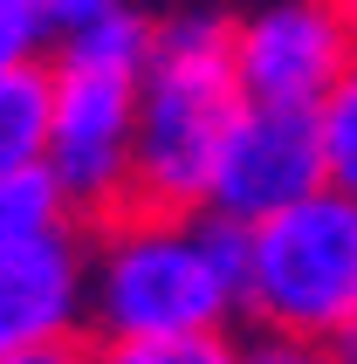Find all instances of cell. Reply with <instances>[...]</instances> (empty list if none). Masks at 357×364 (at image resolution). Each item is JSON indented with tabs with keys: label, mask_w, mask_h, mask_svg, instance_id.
Returning <instances> with one entry per match:
<instances>
[{
	"label": "cell",
	"mask_w": 357,
	"mask_h": 364,
	"mask_svg": "<svg viewBox=\"0 0 357 364\" xmlns=\"http://www.w3.org/2000/svg\"><path fill=\"white\" fill-rule=\"evenodd\" d=\"M234 316L240 289L213 262L199 213L131 200L90 220V337H186Z\"/></svg>",
	"instance_id": "1"
},
{
	"label": "cell",
	"mask_w": 357,
	"mask_h": 364,
	"mask_svg": "<svg viewBox=\"0 0 357 364\" xmlns=\"http://www.w3.org/2000/svg\"><path fill=\"white\" fill-rule=\"evenodd\" d=\"M357 316V200L323 186L302 206L255 227V282H247V323L330 344Z\"/></svg>",
	"instance_id": "3"
},
{
	"label": "cell",
	"mask_w": 357,
	"mask_h": 364,
	"mask_svg": "<svg viewBox=\"0 0 357 364\" xmlns=\"http://www.w3.org/2000/svg\"><path fill=\"white\" fill-rule=\"evenodd\" d=\"M55 41H62L55 62H69V69H97V76H131V82H144V69H151V55H159V21L117 0V7H103L97 21L62 28Z\"/></svg>",
	"instance_id": "9"
},
{
	"label": "cell",
	"mask_w": 357,
	"mask_h": 364,
	"mask_svg": "<svg viewBox=\"0 0 357 364\" xmlns=\"http://www.w3.org/2000/svg\"><path fill=\"white\" fill-rule=\"evenodd\" d=\"M323 350H330V364H357V316H351V323H343Z\"/></svg>",
	"instance_id": "17"
},
{
	"label": "cell",
	"mask_w": 357,
	"mask_h": 364,
	"mask_svg": "<svg viewBox=\"0 0 357 364\" xmlns=\"http://www.w3.org/2000/svg\"><path fill=\"white\" fill-rule=\"evenodd\" d=\"M35 7L48 14V28L62 35V28H76V21H97L103 7H117V0H35Z\"/></svg>",
	"instance_id": "16"
},
{
	"label": "cell",
	"mask_w": 357,
	"mask_h": 364,
	"mask_svg": "<svg viewBox=\"0 0 357 364\" xmlns=\"http://www.w3.org/2000/svg\"><path fill=\"white\" fill-rule=\"evenodd\" d=\"M247 364H330V350H323V344H302V337L261 330L255 344H247Z\"/></svg>",
	"instance_id": "14"
},
{
	"label": "cell",
	"mask_w": 357,
	"mask_h": 364,
	"mask_svg": "<svg viewBox=\"0 0 357 364\" xmlns=\"http://www.w3.org/2000/svg\"><path fill=\"white\" fill-rule=\"evenodd\" d=\"M97 364H247L227 330H186V337H97Z\"/></svg>",
	"instance_id": "11"
},
{
	"label": "cell",
	"mask_w": 357,
	"mask_h": 364,
	"mask_svg": "<svg viewBox=\"0 0 357 364\" xmlns=\"http://www.w3.org/2000/svg\"><path fill=\"white\" fill-rule=\"evenodd\" d=\"M357 62V7L351 0H268L234 21V76L247 103L316 110Z\"/></svg>",
	"instance_id": "4"
},
{
	"label": "cell",
	"mask_w": 357,
	"mask_h": 364,
	"mask_svg": "<svg viewBox=\"0 0 357 364\" xmlns=\"http://www.w3.org/2000/svg\"><path fill=\"white\" fill-rule=\"evenodd\" d=\"M48 165L69 186L82 220H103V213L131 206V179H138V82L55 62Z\"/></svg>",
	"instance_id": "5"
},
{
	"label": "cell",
	"mask_w": 357,
	"mask_h": 364,
	"mask_svg": "<svg viewBox=\"0 0 357 364\" xmlns=\"http://www.w3.org/2000/svg\"><path fill=\"white\" fill-rule=\"evenodd\" d=\"M316 124H323V159H330V186L357 200V62L351 76L316 103Z\"/></svg>",
	"instance_id": "12"
},
{
	"label": "cell",
	"mask_w": 357,
	"mask_h": 364,
	"mask_svg": "<svg viewBox=\"0 0 357 364\" xmlns=\"http://www.w3.org/2000/svg\"><path fill=\"white\" fill-rule=\"evenodd\" d=\"M0 364H97V337H69V344H41V350H14Z\"/></svg>",
	"instance_id": "15"
},
{
	"label": "cell",
	"mask_w": 357,
	"mask_h": 364,
	"mask_svg": "<svg viewBox=\"0 0 357 364\" xmlns=\"http://www.w3.org/2000/svg\"><path fill=\"white\" fill-rule=\"evenodd\" d=\"M69 227H90V220L76 213L55 165L0 172V247H28V241H48V234H69Z\"/></svg>",
	"instance_id": "10"
},
{
	"label": "cell",
	"mask_w": 357,
	"mask_h": 364,
	"mask_svg": "<svg viewBox=\"0 0 357 364\" xmlns=\"http://www.w3.org/2000/svg\"><path fill=\"white\" fill-rule=\"evenodd\" d=\"M351 7H357V0H351Z\"/></svg>",
	"instance_id": "18"
},
{
	"label": "cell",
	"mask_w": 357,
	"mask_h": 364,
	"mask_svg": "<svg viewBox=\"0 0 357 364\" xmlns=\"http://www.w3.org/2000/svg\"><path fill=\"white\" fill-rule=\"evenodd\" d=\"M323 186H330V159H323L316 110H296V103H240L234 131L220 144L206 206L261 227L275 213H289V206H302L309 193H323Z\"/></svg>",
	"instance_id": "6"
},
{
	"label": "cell",
	"mask_w": 357,
	"mask_h": 364,
	"mask_svg": "<svg viewBox=\"0 0 357 364\" xmlns=\"http://www.w3.org/2000/svg\"><path fill=\"white\" fill-rule=\"evenodd\" d=\"M41 35H55V28H48V14L35 0H0V69L41 55Z\"/></svg>",
	"instance_id": "13"
},
{
	"label": "cell",
	"mask_w": 357,
	"mask_h": 364,
	"mask_svg": "<svg viewBox=\"0 0 357 364\" xmlns=\"http://www.w3.org/2000/svg\"><path fill=\"white\" fill-rule=\"evenodd\" d=\"M48 138H55V62L28 55L0 69V172L48 165Z\"/></svg>",
	"instance_id": "8"
},
{
	"label": "cell",
	"mask_w": 357,
	"mask_h": 364,
	"mask_svg": "<svg viewBox=\"0 0 357 364\" xmlns=\"http://www.w3.org/2000/svg\"><path fill=\"white\" fill-rule=\"evenodd\" d=\"M234 76V21L227 14H172L159 21V55L138 82V179L131 200L199 213L213 193L220 144L240 117Z\"/></svg>",
	"instance_id": "2"
},
{
	"label": "cell",
	"mask_w": 357,
	"mask_h": 364,
	"mask_svg": "<svg viewBox=\"0 0 357 364\" xmlns=\"http://www.w3.org/2000/svg\"><path fill=\"white\" fill-rule=\"evenodd\" d=\"M90 337V227L0 247V358Z\"/></svg>",
	"instance_id": "7"
}]
</instances>
